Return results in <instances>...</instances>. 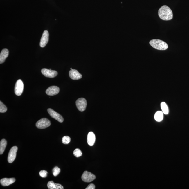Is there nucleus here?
<instances>
[{
    "instance_id": "1",
    "label": "nucleus",
    "mask_w": 189,
    "mask_h": 189,
    "mask_svg": "<svg viewBox=\"0 0 189 189\" xmlns=\"http://www.w3.org/2000/svg\"><path fill=\"white\" fill-rule=\"evenodd\" d=\"M158 14L161 19L165 21L171 20L173 18L172 11L169 7L165 5L161 6L159 8Z\"/></svg>"
},
{
    "instance_id": "2",
    "label": "nucleus",
    "mask_w": 189,
    "mask_h": 189,
    "mask_svg": "<svg viewBox=\"0 0 189 189\" xmlns=\"http://www.w3.org/2000/svg\"><path fill=\"white\" fill-rule=\"evenodd\" d=\"M149 44L154 48L159 50H165L168 48L166 42L159 39H154L150 41Z\"/></svg>"
},
{
    "instance_id": "3",
    "label": "nucleus",
    "mask_w": 189,
    "mask_h": 189,
    "mask_svg": "<svg viewBox=\"0 0 189 189\" xmlns=\"http://www.w3.org/2000/svg\"><path fill=\"white\" fill-rule=\"evenodd\" d=\"M51 122L48 119L43 118L40 119L36 123V126L37 128L44 129L47 128L51 125Z\"/></svg>"
},
{
    "instance_id": "4",
    "label": "nucleus",
    "mask_w": 189,
    "mask_h": 189,
    "mask_svg": "<svg viewBox=\"0 0 189 189\" xmlns=\"http://www.w3.org/2000/svg\"><path fill=\"white\" fill-rule=\"evenodd\" d=\"M76 107L80 111L83 112L86 110L87 105V100L84 98L78 99L76 102Z\"/></svg>"
},
{
    "instance_id": "5",
    "label": "nucleus",
    "mask_w": 189,
    "mask_h": 189,
    "mask_svg": "<svg viewBox=\"0 0 189 189\" xmlns=\"http://www.w3.org/2000/svg\"><path fill=\"white\" fill-rule=\"evenodd\" d=\"M81 178L83 181L90 183L95 179L96 176L90 172L85 171L82 175Z\"/></svg>"
},
{
    "instance_id": "6",
    "label": "nucleus",
    "mask_w": 189,
    "mask_h": 189,
    "mask_svg": "<svg viewBox=\"0 0 189 189\" xmlns=\"http://www.w3.org/2000/svg\"><path fill=\"white\" fill-rule=\"evenodd\" d=\"M18 147L16 146H14L10 150L8 153V161L9 163H13L16 159Z\"/></svg>"
},
{
    "instance_id": "7",
    "label": "nucleus",
    "mask_w": 189,
    "mask_h": 189,
    "mask_svg": "<svg viewBox=\"0 0 189 189\" xmlns=\"http://www.w3.org/2000/svg\"><path fill=\"white\" fill-rule=\"evenodd\" d=\"M24 84L21 80L19 79L17 81L15 84V93L17 96H20L23 93L24 90Z\"/></svg>"
},
{
    "instance_id": "8",
    "label": "nucleus",
    "mask_w": 189,
    "mask_h": 189,
    "mask_svg": "<svg viewBox=\"0 0 189 189\" xmlns=\"http://www.w3.org/2000/svg\"><path fill=\"white\" fill-rule=\"evenodd\" d=\"M47 111L52 118L55 119V120H57L59 122L62 123L64 121V118H63L62 116L54 111L52 109L49 108L48 109Z\"/></svg>"
},
{
    "instance_id": "9",
    "label": "nucleus",
    "mask_w": 189,
    "mask_h": 189,
    "mask_svg": "<svg viewBox=\"0 0 189 189\" xmlns=\"http://www.w3.org/2000/svg\"><path fill=\"white\" fill-rule=\"evenodd\" d=\"M42 73L46 77L49 78H54L58 74L57 71L46 69H42Z\"/></svg>"
},
{
    "instance_id": "10",
    "label": "nucleus",
    "mask_w": 189,
    "mask_h": 189,
    "mask_svg": "<svg viewBox=\"0 0 189 189\" xmlns=\"http://www.w3.org/2000/svg\"><path fill=\"white\" fill-rule=\"evenodd\" d=\"M49 33L47 30H45L42 34L41 39L40 45L41 47H44L46 45L49 40Z\"/></svg>"
},
{
    "instance_id": "11",
    "label": "nucleus",
    "mask_w": 189,
    "mask_h": 189,
    "mask_svg": "<svg viewBox=\"0 0 189 189\" xmlns=\"http://www.w3.org/2000/svg\"><path fill=\"white\" fill-rule=\"evenodd\" d=\"M60 89L58 87L56 86H52L48 88L46 91L47 95L49 96H54L57 95L59 92Z\"/></svg>"
},
{
    "instance_id": "12",
    "label": "nucleus",
    "mask_w": 189,
    "mask_h": 189,
    "mask_svg": "<svg viewBox=\"0 0 189 189\" xmlns=\"http://www.w3.org/2000/svg\"><path fill=\"white\" fill-rule=\"evenodd\" d=\"M69 76L71 79L78 80L81 79L82 75L77 70L75 69H71L69 71Z\"/></svg>"
},
{
    "instance_id": "13",
    "label": "nucleus",
    "mask_w": 189,
    "mask_h": 189,
    "mask_svg": "<svg viewBox=\"0 0 189 189\" xmlns=\"http://www.w3.org/2000/svg\"><path fill=\"white\" fill-rule=\"evenodd\" d=\"M16 181L15 178H4L1 180L0 182L3 186H6L14 183Z\"/></svg>"
},
{
    "instance_id": "14",
    "label": "nucleus",
    "mask_w": 189,
    "mask_h": 189,
    "mask_svg": "<svg viewBox=\"0 0 189 189\" xmlns=\"http://www.w3.org/2000/svg\"><path fill=\"white\" fill-rule=\"evenodd\" d=\"M9 51L8 49H3L0 54V64H1L5 62L6 58L8 57Z\"/></svg>"
},
{
    "instance_id": "15",
    "label": "nucleus",
    "mask_w": 189,
    "mask_h": 189,
    "mask_svg": "<svg viewBox=\"0 0 189 189\" xmlns=\"http://www.w3.org/2000/svg\"><path fill=\"white\" fill-rule=\"evenodd\" d=\"M95 136L93 132H90L88 134L87 143L88 145L91 146H92L94 145L95 142Z\"/></svg>"
},
{
    "instance_id": "16",
    "label": "nucleus",
    "mask_w": 189,
    "mask_h": 189,
    "mask_svg": "<svg viewBox=\"0 0 189 189\" xmlns=\"http://www.w3.org/2000/svg\"><path fill=\"white\" fill-rule=\"evenodd\" d=\"M47 187L49 189H63L64 187L58 183H55L53 181H49L47 183Z\"/></svg>"
},
{
    "instance_id": "17",
    "label": "nucleus",
    "mask_w": 189,
    "mask_h": 189,
    "mask_svg": "<svg viewBox=\"0 0 189 189\" xmlns=\"http://www.w3.org/2000/svg\"><path fill=\"white\" fill-rule=\"evenodd\" d=\"M7 142L5 139H3L0 142V154H2L6 149Z\"/></svg>"
},
{
    "instance_id": "18",
    "label": "nucleus",
    "mask_w": 189,
    "mask_h": 189,
    "mask_svg": "<svg viewBox=\"0 0 189 189\" xmlns=\"http://www.w3.org/2000/svg\"><path fill=\"white\" fill-rule=\"evenodd\" d=\"M163 112L158 111L156 112L154 115V119L156 121L159 122L162 120L163 119Z\"/></svg>"
},
{
    "instance_id": "19",
    "label": "nucleus",
    "mask_w": 189,
    "mask_h": 189,
    "mask_svg": "<svg viewBox=\"0 0 189 189\" xmlns=\"http://www.w3.org/2000/svg\"><path fill=\"white\" fill-rule=\"evenodd\" d=\"M161 107L162 112L165 114L167 115L168 113V109L165 103L163 102L161 104Z\"/></svg>"
},
{
    "instance_id": "20",
    "label": "nucleus",
    "mask_w": 189,
    "mask_h": 189,
    "mask_svg": "<svg viewBox=\"0 0 189 189\" xmlns=\"http://www.w3.org/2000/svg\"><path fill=\"white\" fill-rule=\"evenodd\" d=\"M61 170L60 168L57 166H55L52 170L53 174L54 176L56 177L59 174Z\"/></svg>"
},
{
    "instance_id": "21",
    "label": "nucleus",
    "mask_w": 189,
    "mask_h": 189,
    "mask_svg": "<svg viewBox=\"0 0 189 189\" xmlns=\"http://www.w3.org/2000/svg\"><path fill=\"white\" fill-rule=\"evenodd\" d=\"M73 154H74V156L76 157H80L82 155V152L79 149H75L74 152H73Z\"/></svg>"
},
{
    "instance_id": "22",
    "label": "nucleus",
    "mask_w": 189,
    "mask_h": 189,
    "mask_svg": "<svg viewBox=\"0 0 189 189\" xmlns=\"http://www.w3.org/2000/svg\"><path fill=\"white\" fill-rule=\"evenodd\" d=\"M7 111V108L2 102L0 101V112L4 113Z\"/></svg>"
},
{
    "instance_id": "23",
    "label": "nucleus",
    "mask_w": 189,
    "mask_h": 189,
    "mask_svg": "<svg viewBox=\"0 0 189 189\" xmlns=\"http://www.w3.org/2000/svg\"><path fill=\"white\" fill-rule=\"evenodd\" d=\"M71 139L70 137L68 136H65L62 138V142L63 144H67L71 142Z\"/></svg>"
},
{
    "instance_id": "24",
    "label": "nucleus",
    "mask_w": 189,
    "mask_h": 189,
    "mask_svg": "<svg viewBox=\"0 0 189 189\" xmlns=\"http://www.w3.org/2000/svg\"><path fill=\"white\" fill-rule=\"evenodd\" d=\"M47 172L45 170H42L39 172V174L42 178H45L46 177L47 174Z\"/></svg>"
},
{
    "instance_id": "25",
    "label": "nucleus",
    "mask_w": 189,
    "mask_h": 189,
    "mask_svg": "<svg viewBox=\"0 0 189 189\" xmlns=\"http://www.w3.org/2000/svg\"><path fill=\"white\" fill-rule=\"evenodd\" d=\"M95 185L91 183L90 184L88 185V187L86 188V189H95Z\"/></svg>"
}]
</instances>
